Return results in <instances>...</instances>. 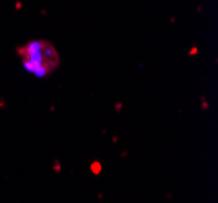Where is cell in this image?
<instances>
[{"label": "cell", "mask_w": 218, "mask_h": 203, "mask_svg": "<svg viewBox=\"0 0 218 203\" xmlns=\"http://www.w3.org/2000/svg\"><path fill=\"white\" fill-rule=\"evenodd\" d=\"M16 52L21 58L23 68L39 78L49 77L60 63V57L54 44L44 39L28 41L16 49Z\"/></svg>", "instance_id": "cell-1"}]
</instances>
